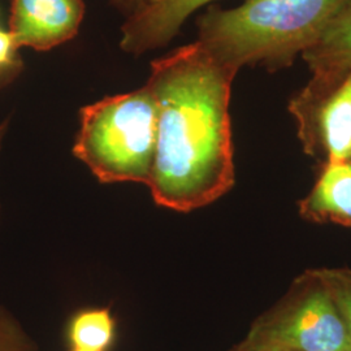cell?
I'll use <instances>...</instances> for the list:
<instances>
[{
  "label": "cell",
  "instance_id": "cell-16",
  "mask_svg": "<svg viewBox=\"0 0 351 351\" xmlns=\"http://www.w3.org/2000/svg\"><path fill=\"white\" fill-rule=\"evenodd\" d=\"M10 117H7L5 120H3L1 123H0V151H1V147H3V142H4V139H5V136H7V132H8V128H10ZM0 219H1V204H0Z\"/></svg>",
  "mask_w": 351,
  "mask_h": 351
},
{
  "label": "cell",
  "instance_id": "cell-6",
  "mask_svg": "<svg viewBox=\"0 0 351 351\" xmlns=\"http://www.w3.org/2000/svg\"><path fill=\"white\" fill-rule=\"evenodd\" d=\"M84 0H11L10 29L16 47L50 51L75 38Z\"/></svg>",
  "mask_w": 351,
  "mask_h": 351
},
{
  "label": "cell",
  "instance_id": "cell-9",
  "mask_svg": "<svg viewBox=\"0 0 351 351\" xmlns=\"http://www.w3.org/2000/svg\"><path fill=\"white\" fill-rule=\"evenodd\" d=\"M314 72L310 85L333 84L351 68V0L329 21L314 45L303 52Z\"/></svg>",
  "mask_w": 351,
  "mask_h": 351
},
{
  "label": "cell",
  "instance_id": "cell-4",
  "mask_svg": "<svg viewBox=\"0 0 351 351\" xmlns=\"http://www.w3.org/2000/svg\"><path fill=\"white\" fill-rule=\"evenodd\" d=\"M230 351H351V339L326 287L310 269Z\"/></svg>",
  "mask_w": 351,
  "mask_h": 351
},
{
  "label": "cell",
  "instance_id": "cell-10",
  "mask_svg": "<svg viewBox=\"0 0 351 351\" xmlns=\"http://www.w3.org/2000/svg\"><path fill=\"white\" fill-rule=\"evenodd\" d=\"M64 339L69 349L110 351L117 339V320L108 306H88L66 320Z\"/></svg>",
  "mask_w": 351,
  "mask_h": 351
},
{
  "label": "cell",
  "instance_id": "cell-2",
  "mask_svg": "<svg viewBox=\"0 0 351 351\" xmlns=\"http://www.w3.org/2000/svg\"><path fill=\"white\" fill-rule=\"evenodd\" d=\"M349 0H246L211 8L198 21V42L236 71L249 64H288L320 37Z\"/></svg>",
  "mask_w": 351,
  "mask_h": 351
},
{
  "label": "cell",
  "instance_id": "cell-13",
  "mask_svg": "<svg viewBox=\"0 0 351 351\" xmlns=\"http://www.w3.org/2000/svg\"><path fill=\"white\" fill-rule=\"evenodd\" d=\"M13 68H24V63L11 33L0 27V71Z\"/></svg>",
  "mask_w": 351,
  "mask_h": 351
},
{
  "label": "cell",
  "instance_id": "cell-12",
  "mask_svg": "<svg viewBox=\"0 0 351 351\" xmlns=\"http://www.w3.org/2000/svg\"><path fill=\"white\" fill-rule=\"evenodd\" d=\"M0 351H38L37 342L14 315L0 304Z\"/></svg>",
  "mask_w": 351,
  "mask_h": 351
},
{
  "label": "cell",
  "instance_id": "cell-1",
  "mask_svg": "<svg viewBox=\"0 0 351 351\" xmlns=\"http://www.w3.org/2000/svg\"><path fill=\"white\" fill-rule=\"evenodd\" d=\"M237 72L198 40L151 63L158 141L147 186L159 207L191 213L234 186L229 101Z\"/></svg>",
  "mask_w": 351,
  "mask_h": 351
},
{
  "label": "cell",
  "instance_id": "cell-7",
  "mask_svg": "<svg viewBox=\"0 0 351 351\" xmlns=\"http://www.w3.org/2000/svg\"><path fill=\"white\" fill-rule=\"evenodd\" d=\"M213 0H154L142 12L126 19L121 26L120 47L143 55L167 46L190 14Z\"/></svg>",
  "mask_w": 351,
  "mask_h": 351
},
{
  "label": "cell",
  "instance_id": "cell-5",
  "mask_svg": "<svg viewBox=\"0 0 351 351\" xmlns=\"http://www.w3.org/2000/svg\"><path fill=\"white\" fill-rule=\"evenodd\" d=\"M304 150L324 164L351 159V68L333 84L308 85L290 104Z\"/></svg>",
  "mask_w": 351,
  "mask_h": 351
},
{
  "label": "cell",
  "instance_id": "cell-3",
  "mask_svg": "<svg viewBox=\"0 0 351 351\" xmlns=\"http://www.w3.org/2000/svg\"><path fill=\"white\" fill-rule=\"evenodd\" d=\"M158 141V106L147 85L80 111L73 154L101 184L149 185Z\"/></svg>",
  "mask_w": 351,
  "mask_h": 351
},
{
  "label": "cell",
  "instance_id": "cell-8",
  "mask_svg": "<svg viewBox=\"0 0 351 351\" xmlns=\"http://www.w3.org/2000/svg\"><path fill=\"white\" fill-rule=\"evenodd\" d=\"M298 207L308 221L351 228V159L324 164L314 188Z\"/></svg>",
  "mask_w": 351,
  "mask_h": 351
},
{
  "label": "cell",
  "instance_id": "cell-15",
  "mask_svg": "<svg viewBox=\"0 0 351 351\" xmlns=\"http://www.w3.org/2000/svg\"><path fill=\"white\" fill-rule=\"evenodd\" d=\"M24 68H13V69H1L0 71V90L7 88L10 84L20 75Z\"/></svg>",
  "mask_w": 351,
  "mask_h": 351
},
{
  "label": "cell",
  "instance_id": "cell-14",
  "mask_svg": "<svg viewBox=\"0 0 351 351\" xmlns=\"http://www.w3.org/2000/svg\"><path fill=\"white\" fill-rule=\"evenodd\" d=\"M152 1L154 0H110V3L125 17V20L142 12Z\"/></svg>",
  "mask_w": 351,
  "mask_h": 351
},
{
  "label": "cell",
  "instance_id": "cell-11",
  "mask_svg": "<svg viewBox=\"0 0 351 351\" xmlns=\"http://www.w3.org/2000/svg\"><path fill=\"white\" fill-rule=\"evenodd\" d=\"M313 272L326 287L351 339V269L317 268Z\"/></svg>",
  "mask_w": 351,
  "mask_h": 351
},
{
  "label": "cell",
  "instance_id": "cell-17",
  "mask_svg": "<svg viewBox=\"0 0 351 351\" xmlns=\"http://www.w3.org/2000/svg\"><path fill=\"white\" fill-rule=\"evenodd\" d=\"M68 351H88V350H81V349H69Z\"/></svg>",
  "mask_w": 351,
  "mask_h": 351
}]
</instances>
